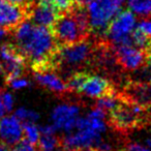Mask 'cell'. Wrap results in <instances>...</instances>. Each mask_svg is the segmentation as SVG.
Returning <instances> with one entry per match:
<instances>
[{
  "mask_svg": "<svg viewBox=\"0 0 151 151\" xmlns=\"http://www.w3.org/2000/svg\"><path fill=\"white\" fill-rule=\"evenodd\" d=\"M27 18L37 26L51 28L59 16L52 0H31L24 7Z\"/></svg>",
  "mask_w": 151,
  "mask_h": 151,
  "instance_id": "cell-8",
  "label": "cell"
},
{
  "mask_svg": "<svg viewBox=\"0 0 151 151\" xmlns=\"http://www.w3.org/2000/svg\"><path fill=\"white\" fill-rule=\"evenodd\" d=\"M9 2L13 3V4H16V5H20V6H27L28 3L31 1V0H6Z\"/></svg>",
  "mask_w": 151,
  "mask_h": 151,
  "instance_id": "cell-31",
  "label": "cell"
},
{
  "mask_svg": "<svg viewBox=\"0 0 151 151\" xmlns=\"http://www.w3.org/2000/svg\"><path fill=\"white\" fill-rule=\"evenodd\" d=\"M142 114L143 107L137 104H120L111 113V121L119 129H127L139 123Z\"/></svg>",
  "mask_w": 151,
  "mask_h": 151,
  "instance_id": "cell-10",
  "label": "cell"
},
{
  "mask_svg": "<svg viewBox=\"0 0 151 151\" xmlns=\"http://www.w3.org/2000/svg\"><path fill=\"white\" fill-rule=\"evenodd\" d=\"M136 29L142 32L147 37L151 38V20L149 19H142L139 23H137Z\"/></svg>",
  "mask_w": 151,
  "mask_h": 151,
  "instance_id": "cell-25",
  "label": "cell"
},
{
  "mask_svg": "<svg viewBox=\"0 0 151 151\" xmlns=\"http://www.w3.org/2000/svg\"><path fill=\"white\" fill-rule=\"evenodd\" d=\"M2 89H0V118H2L5 115V113H6V110H5L2 101Z\"/></svg>",
  "mask_w": 151,
  "mask_h": 151,
  "instance_id": "cell-32",
  "label": "cell"
},
{
  "mask_svg": "<svg viewBox=\"0 0 151 151\" xmlns=\"http://www.w3.org/2000/svg\"><path fill=\"white\" fill-rule=\"evenodd\" d=\"M40 134H56V128L52 125V124H46L42 125V127H40Z\"/></svg>",
  "mask_w": 151,
  "mask_h": 151,
  "instance_id": "cell-30",
  "label": "cell"
},
{
  "mask_svg": "<svg viewBox=\"0 0 151 151\" xmlns=\"http://www.w3.org/2000/svg\"><path fill=\"white\" fill-rule=\"evenodd\" d=\"M0 77H3V80H4V73H3V68H2L1 62H0Z\"/></svg>",
  "mask_w": 151,
  "mask_h": 151,
  "instance_id": "cell-36",
  "label": "cell"
},
{
  "mask_svg": "<svg viewBox=\"0 0 151 151\" xmlns=\"http://www.w3.org/2000/svg\"><path fill=\"white\" fill-rule=\"evenodd\" d=\"M38 147L40 151H56L59 146V140L54 134H40L38 140Z\"/></svg>",
  "mask_w": 151,
  "mask_h": 151,
  "instance_id": "cell-20",
  "label": "cell"
},
{
  "mask_svg": "<svg viewBox=\"0 0 151 151\" xmlns=\"http://www.w3.org/2000/svg\"><path fill=\"white\" fill-rule=\"evenodd\" d=\"M132 46L147 52L151 48V38L147 37L138 29H134L132 33Z\"/></svg>",
  "mask_w": 151,
  "mask_h": 151,
  "instance_id": "cell-22",
  "label": "cell"
},
{
  "mask_svg": "<svg viewBox=\"0 0 151 151\" xmlns=\"http://www.w3.org/2000/svg\"><path fill=\"white\" fill-rule=\"evenodd\" d=\"M14 45L35 71L50 69L58 45L50 28L34 25L24 20L13 31Z\"/></svg>",
  "mask_w": 151,
  "mask_h": 151,
  "instance_id": "cell-1",
  "label": "cell"
},
{
  "mask_svg": "<svg viewBox=\"0 0 151 151\" xmlns=\"http://www.w3.org/2000/svg\"><path fill=\"white\" fill-rule=\"evenodd\" d=\"M23 139V124L14 116L0 118V140L7 145H15Z\"/></svg>",
  "mask_w": 151,
  "mask_h": 151,
  "instance_id": "cell-13",
  "label": "cell"
},
{
  "mask_svg": "<svg viewBox=\"0 0 151 151\" xmlns=\"http://www.w3.org/2000/svg\"><path fill=\"white\" fill-rule=\"evenodd\" d=\"M86 77H87V75L84 73H73L66 82L67 89H68V90H73V91H80V89H81V87H82Z\"/></svg>",
  "mask_w": 151,
  "mask_h": 151,
  "instance_id": "cell-23",
  "label": "cell"
},
{
  "mask_svg": "<svg viewBox=\"0 0 151 151\" xmlns=\"http://www.w3.org/2000/svg\"><path fill=\"white\" fill-rule=\"evenodd\" d=\"M110 151H113V150H110Z\"/></svg>",
  "mask_w": 151,
  "mask_h": 151,
  "instance_id": "cell-38",
  "label": "cell"
},
{
  "mask_svg": "<svg viewBox=\"0 0 151 151\" xmlns=\"http://www.w3.org/2000/svg\"><path fill=\"white\" fill-rule=\"evenodd\" d=\"M92 54V46L86 40L75 44L61 46L55 54L53 65L57 62L60 66L67 69H75L86 64Z\"/></svg>",
  "mask_w": 151,
  "mask_h": 151,
  "instance_id": "cell-4",
  "label": "cell"
},
{
  "mask_svg": "<svg viewBox=\"0 0 151 151\" xmlns=\"http://www.w3.org/2000/svg\"><path fill=\"white\" fill-rule=\"evenodd\" d=\"M35 81L45 88L49 89L50 91L57 94L66 92L67 89L66 83L56 75L55 73L51 71L50 69H44V70H37L35 71L34 75Z\"/></svg>",
  "mask_w": 151,
  "mask_h": 151,
  "instance_id": "cell-15",
  "label": "cell"
},
{
  "mask_svg": "<svg viewBox=\"0 0 151 151\" xmlns=\"http://www.w3.org/2000/svg\"><path fill=\"white\" fill-rule=\"evenodd\" d=\"M137 27L136 15L132 12H120L109 24L106 35L114 47L132 44V33Z\"/></svg>",
  "mask_w": 151,
  "mask_h": 151,
  "instance_id": "cell-5",
  "label": "cell"
},
{
  "mask_svg": "<svg viewBox=\"0 0 151 151\" xmlns=\"http://www.w3.org/2000/svg\"><path fill=\"white\" fill-rule=\"evenodd\" d=\"M114 48L116 60L125 70H137L146 62V51L141 50L132 45L117 46Z\"/></svg>",
  "mask_w": 151,
  "mask_h": 151,
  "instance_id": "cell-11",
  "label": "cell"
},
{
  "mask_svg": "<svg viewBox=\"0 0 151 151\" xmlns=\"http://www.w3.org/2000/svg\"><path fill=\"white\" fill-rule=\"evenodd\" d=\"M51 30L59 47L86 40L90 31L87 11L75 1L68 11L58 16Z\"/></svg>",
  "mask_w": 151,
  "mask_h": 151,
  "instance_id": "cell-2",
  "label": "cell"
},
{
  "mask_svg": "<svg viewBox=\"0 0 151 151\" xmlns=\"http://www.w3.org/2000/svg\"><path fill=\"white\" fill-rule=\"evenodd\" d=\"M120 104H121L120 99H118L113 92H110V93H108V94H105L99 97V101H97L96 107L101 108L106 113H107V112L112 113Z\"/></svg>",
  "mask_w": 151,
  "mask_h": 151,
  "instance_id": "cell-18",
  "label": "cell"
},
{
  "mask_svg": "<svg viewBox=\"0 0 151 151\" xmlns=\"http://www.w3.org/2000/svg\"><path fill=\"white\" fill-rule=\"evenodd\" d=\"M52 2L59 13H64L73 6L75 0H52Z\"/></svg>",
  "mask_w": 151,
  "mask_h": 151,
  "instance_id": "cell-26",
  "label": "cell"
},
{
  "mask_svg": "<svg viewBox=\"0 0 151 151\" xmlns=\"http://www.w3.org/2000/svg\"><path fill=\"white\" fill-rule=\"evenodd\" d=\"M0 151H11L9 145L5 144V143L2 142V141H0Z\"/></svg>",
  "mask_w": 151,
  "mask_h": 151,
  "instance_id": "cell-33",
  "label": "cell"
},
{
  "mask_svg": "<svg viewBox=\"0 0 151 151\" xmlns=\"http://www.w3.org/2000/svg\"><path fill=\"white\" fill-rule=\"evenodd\" d=\"M125 0H91L87 3L89 28L95 34L106 32L111 21L122 11Z\"/></svg>",
  "mask_w": 151,
  "mask_h": 151,
  "instance_id": "cell-3",
  "label": "cell"
},
{
  "mask_svg": "<svg viewBox=\"0 0 151 151\" xmlns=\"http://www.w3.org/2000/svg\"><path fill=\"white\" fill-rule=\"evenodd\" d=\"M80 92L91 99H99L111 92V83L101 76L87 75Z\"/></svg>",
  "mask_w": 151,
  "mask_h": 151,
  "instance_id": "cell-14",
  "label": "cell"
},
{
  "mask_svg": "<svg viewBox=\"0 0 151 151\" xmlns=\"http://www.w3.org/2000/svg\"><path fill=\"white\" fill-rule=\"evenodd\" d=\"M101 142H103L101 134L87 126L83 120V117L78 119L73 132H67V134L63 139L64 146L71 150H86V149L97 148Z\"/></svg>",
  "mask_w": 151,
  "mask_h": 151,
  "instance_id": "cell-6",
  "label": "cell"
},
{
  "mask_svg": "<svg viewBox=\"0 0 151 151\" xmlns=\"http://www.w3.org/2000/svg\"><path fill=\"white\" fill-rule=\"evenodd\" d=\"M11 151H35V146L25 139H22L11 148Z\"/></svg>",
  "mask_w": 151,
  "mask_h": 151,
  "instance_id": "cell-24",
  "label": "cell"
},
{
  "mask_svg": "<svg viewBox=\"0 0 151 151\" xmlns=\"http://www.w3.org/2000/svg\"><path fill=\"white\" fill-rule=\"evenodd\" d=\"M127 94L130 103L141 107L151 105V83H134L128 86Z\"/></svg>",
  "mask_w": 151,
  "mask_h": 151,
  "instance_id": "cell-16",
  "label": "cell"
},
{
  "mask_svg": "<svg viewBox=\"0 0 151 151\" xmlns=\"http://www.w3.org/2000/svg\"><path fill=\"white\" fill-rule=\"evenodd\" d=\"M144 145L147 147V148L151 149V138H148L144 141Z\"/></svg>",
  "mask_w": 151,
  "mask_h": 151,
  "instance_id": "cell-34",
  "label": "cell"
},
{
  "mask_svg": "<svg viewBox=\"0 0 151 151\" xmlns=\"http://www.w3.org/2000/svg\"><path fill=\"white\" fill-rule=\"evenodd\" d=\"M23 137L25 140H27L31 144H37L38 140L40 138V127L35 123H32V122L23 123Z\"/></svg>",
  "mask_w": 151,
  "mask_h": 151,
  "instance_id": "cell-19",
  "label": "cell"
},
{
  "mask_svg": "<svg viewBox=\"0 0 151 151\" xmlns=\"http://www.w3.org/2000/svg\"><path fill=\"white\" fill-rule=\"evenodd\" d=\"M126 151H151V149L147 148L145 145L139 144V143H129L127 145Z\"/></svg>",
  "mask_w": 151,
  "mask_h": 151,
  "instance_id": "cell-29",
  "label": "cell"
},
{
  "mask_svg": "<svg viewBox=\"0 0 151 151\" xmlns=\"http://www.w3.org/2000/svg\"><path fill=\"white\" fill-rule=\"evenodd\" d=\"M75 1H77V2L80 3V4L84 5V4H87L88 2H90L91 0H75Z\"/></svg>",
  "mask_w": 151,
  "mask_h": 151,
  "instance_id": "cell-35",
  "label": "cell"
},
{
  "mask_svg": "<svg viewBox=\"0 0 151 151\" xmlns=\"http://www.w3.org/2000/svg\"><path fill=\"white\" fill-rule=\"evenodd\" d=\"M80 118V107L75 104H60L51 113V124L57 132H70L75 129L77 121Z\"/></svg>",
  "mask_w": 151,
  "mask_h": 151,
  "instance_id": "cell-9",
  "label": "cell"
},
{
  "mask_svg": "<svg viewBox=\"0 0 151 151\" xmlns=\"http://www.w3.org/2000/svg\"><path fill=\"white\" fill-rule=\"evenodd\" d=\"M130 12L142 18L151 15V0H125Z\"/></svg>",
  "mask_w": 151,
  "mask_h": 151,
  "instance_id": "cell-17",
  "label": "cell"
},
{
  "mask_svg": "<svg viewBox=\"0 0 151 151\" xmlns=\"http://www.w3.org/2000/svg\"><path fill=\"white\" fill-rule=\"evenodd\" d=\"M0 62L4 73V83L21 77L26 66V60L13 42L0 45Z\"/></svg>",
  "mask_w": 151,
  "mask_h": 151,
  "instance_id": "cell-7",
  "label": "cell"
},
{
  "mask_svg": "<svg viewBox=\"0 0 151 151\" xmlns=\"http://www.w3.org/2000/svg\"><path fill=\"white\" fill-rule=\"evenodd\" d=\"M58 151H80V150H71V149L66 148V149H62V150H58ZM82 151H85V150H82Z\"/></svg>",
  "mask_w": 151,
  "mask_h": 151,
  "instance_id": "cell-37",
  "label": "cell"
},
{
  "mask_svg": "<svg viewBox=\"0 0 151 151\" xmlns=\"http://www.w3.org/2000/svg\"><path fill=\"white\" fill-rule=\"evenodd\" d=\"M2 101L6 112H11L14 107V97L11 93L2 91Z\"/></svg>",
  "mask_w": 151,
  "mask_h": 151,
  "instance_id": "cell-28",
  "label": "cell"
},
{
  "mask_svg": "<svg viewBox=\"0 0 151 151\" xmlns=\"http://www.w3.org/2000/svg\"><path fill=\"white\" fill-rule=\"evenodd\" d=\"M27 19L23 6L16 5L6 0H0V27L11 33L21 22Z\"/></svg>",
  "mask_w": 151,
  "mask_h": 151,
  "instance_id": "cell-12",
  "label": "cell"
},
{
  "mask_svg": "<svg viewBox=\"0 0 151 151\" xmlns=\"http://www.w3.org/2000/svg\"><path fill=\"white\" fill-rule=\"evenodd\" d=\"M7 85H9L14 89H22L29 85V81L26 80L25 78H22V77H18V78H15L9 81Z\"/></svg>",
  "mask_w": 151,
  "mask_h": 151,
  "instance_id": "cell-27",
  "label": "cell"
},
{
  "mask_svg": "<svg viewBox=\"0 0 151 151\" xmlns=\"http://www.w3.org/2000/svg\"><path fill=\"white\" fill-rule=\"evenodd\" d=\"M15 116L23 123H28V122H32L35 123L38 119H40V114L34 110H30L27 108L21 107L17 109L15 112Z\"/></svg>",
  "mask_w": 151,
  "mask_h": 151,
  "instance_id": "cell-21",
  "label": "cell"
}]
</instances>
